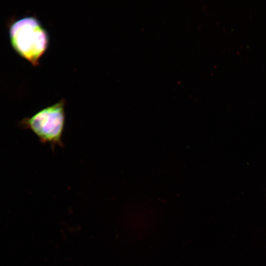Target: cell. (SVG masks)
Wrapping results in <instances>:
<instances>
[{
  "mask_svg": "<svg viewBox=\"0 0 266 266\" xmlns=\"http://www.w3.org/2000/svg\"><path fill=\"white\" fill-rule=\"evenodd\" d=\"M9 35L15 51L33 66H38L49 44L48 33L39 21L33 16L18 20L11 25Z\"/></svg>",
  "mask_w": 266,
  "mask_h": 266,
  "instance_id": "1",
  "label": "cell"
},
{
  "mask_svg": "<svg viewBox=\"0 0 266 266\" xmlns=\"http://www.w3.org/2000/svg\"><path fill=\"white\" fill-rule=\"evenodd\" d=\"M65 105L66 100L62 99L41 109L23 122L25 128L37 136L41 143L49 144L53 151L56 146L64 147L62 137L66 121Z\"/></svg>",
  "mask_w": 266,
  "mask_h": 266,
  "instance_id": "2",
  "label": "cell"
}]
</instances>
